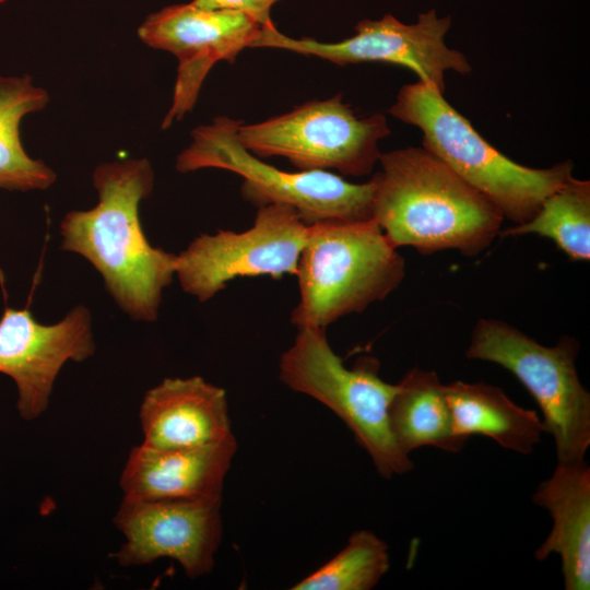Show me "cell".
<instances>
[{"mask_svg":"<svg viewBox=\"0 0 590 590\" xmlns=\"http://www.w3.org/2000/svg\"><path fill=\"white\" fill-rule=\"evenodd\" d=\"M92 178L98 203L63 216L60 248L85 258L131 319L153 322L175 276L177 255L152 246L140 223L139 204L154 186L152 166L145 158L107 162Z\"/></svg>","mask_w":590,"mask_h":590,"instance_id":"cell-1","label":"cell"},{"mask_svg":"<svg viewBox=\"0 0 590 590\" xmlns=\"http://www.w3.org/2000/svg\"><path fill=\"white\" fill-rule=\"evenodd\" d=\"M373 219L394 248L475 256L499 234L504 215L425 148L381 153Z\"/></svg>","mask_w":590,"mask_h":590,"instance_id":"cell-2","label":"cell"},{"mask_svg":"<svg viewBox=\"0 0 590 590\" xmlns=\"http://www.w3.org/2000/svg\"><path fill=\"white\" fill-rule=\"evenodd\" d=\"M389 113L418 128L423 148L481 192L517 224L530 221L544 200L573 176L570 161L550 168L514 162L488 143L434 86L403 85Z\"/></svg>","mask_w":590,"mask_h":590,"instance_id":"cell-3","label":"cell"},{"mask_svg":"<svg viewBox=\"0 0 590 590\" xmlns=\"http://www.w3.org/2000/svg\"><path fill=\"white\" fill-rule=\"evenodd\" d=\"M404 274V259L374 219L308 225L296 272L299 302L291 322L326 329L385 299Z\"/></svg>","mask_w":590,"mask_h":590,"instance_id":"cell-4","label":"cell"},{"mask_svg":"<svg viewBox=\"0 0 590 590\" xmlns=\"http://www.w3.org/2000/svg\"><path fill=\"white\" fill-rule=\"evenodd\" d=\"M378 370L379 364L371 357H362L347 368L330 346L326 329L320 328H298L279 362L281 381L339 416L378 473L389 480L410 472L413 461L399 449L389 428L388 409L397 385L382 380Z\"/></svg>","mask_w":590,"mask_h":590,"instance_id":"cell-5","label":"cell"},{"mask_svg":"<svg viewBox=\"0 0 590 590\" xmlns=\"http://www.w3.org/2000/svg\"><path fill=\"white\" fill-rule=\"evenodd\" d=\"M243 121L226 116L199 126L177 157L176 169L219 168L239 175L245 200L257 208L287 204L307 225L328 220L373 219L374 182L353 184L327 170L279 169L247 151L237 139Z\"/></svg>","mask_w":590,"mask_h":590,"instance_id":"cell-6","label":"cell"},{"mask_svg":"<svg viewBox=\"0 0 590 590\" xmlns=\"http://www.w3.org/2000/svg\"><path fill=\"white\" fill-rule=\"evenodd\" d=\"M578 351L574 338L545 346L507 322L485 318L474 326L465 351L470 359L500 365L524 386L543 413L558 462L564 463L585 460L590 446V393L577 373Z\"/></svg>","mask_w":590,"mask_h":590,"instance_id":"cell-7","label":"cell"},{"mask_svg":"<svg viewBox=\"0 0 590 590\" xmlns=\"http://www.w3.org/2000/svg\"><path fill=\"white\" fill-rule=\"evenodd\" d=\"M390 129L382 114L358 117L342 95L309 101L261 122L240 123L237 139L259 158L282 156L299 170L361 177L379 161Z\"/></svg>","mask_w":590,"mask_h":590,"instance_id":"cell-8","label":"cell"},{"mask_svg":"<svg viewBox=\"0 0 590 590\" xmlns=\"http://www.w3.org/2000/svg\"><path fill=\"white\" fill-rule=\"evenodd\" d=\"M308 225L287 204L258 208L253 225L244 232L201 234L176 257L181 288L204 303L237 278L296 275Z\"/></svg>","mask_w":590,"mask_h":590,"instance_id":"cell-9","label":"cell"},{"mask_svg":"<svg viewBox=\"0 0 590 590\" xmlns=\"http://www.w3.org/2000/svg\"><path fill=\"white\" fill-rule=\"evenodd\" d=\"M449 16L438 17L435 10L420 13L417 22L404 24L391 14L380 20H363L355 35L337 43L314 38H292L274 24L262 26L251 48H276L315 56L338 66L362 62H386L412 70L420 81L444 94L446 71L468 74L472 68L459 50L449 48L445 36Z\"/></svg>","mask_w":590,"mask_h":590,"instance_id":"cell-10","label":"cell"},{"mask_svg":"<svg viewBox=\"0 0 590 590\" xmlns=\"http://www.w3.org/2000/svg\"><path fill=\"white\" fill-rule=\"evenodd\" d=\"M262 26L234 10L203 9L192 2L165 7L150 14L138 30L148 46L166 50L178 60L173 104L162 128L193 108L201 85L219 61L233 63L259 38Z\"/></svg>","mask_w":590,"mask_h":590,"instance_id":"cell-11","label":"cell"},{"mask_svg":"<svg viewBox=\"0 0 590 590\" xmlns=\"http://www.w3.org/2000/svg\"><path fill=\"white\" fill-rule=\"evenodd\" d=\"M222 497L142 500L123 497L114 524L125 541L111 556L121 567L160 558L179 563L187 577L208 575L222 540Z\"/></svg>","mask_w":590,"mask_h":590,"instance_id":"cell-12","label":"cell"},{"mask_svg":"<svg viewBox=\"0 0 590 590\" xmlns=\"http://www.w3.org/2000/svg\"><path fill=\"white\" fill-rule=\"evenodd\" d=\"M95 349L92 315L83 305L54 324L39 323L28 309L5 307L0 318V373L16 386L20 417H40L63 365L92 357Z\"/></svg>","mask_w":590,"mask_h":590,"instance_id":"cell-13","label":"cell"},{"mask_svg":"<svg viewBox=\"0 0 590 590\" xmlns=\"http://www.w3.org/2000/svg\"><path fill=\"white\" fill-rule=\"evenodd\" d=\"M142 445L193 448L235 438L226 392L201 376L165 378L148 390L139 409Z\"/></svg>","mask_w":590,"mask_h":590,"instance_id":"cell-14","label":"cell"},{"mask_svg":"<svg viewBox=\"0 0 590 590\" xmlns=\"http://www.w3.org/2000/svg\"><path fill=\"white\" fill-rule=\"evenodd\" d=\"M236 439L193 448L131 449L119 479L123 497L142 500L222 497Z\"/></svg>","mask_w":590,"mask_h":590,"instance_id":"cell-15","label":"cell"},{"mask_svg":"<svg viewBox=\"0 0 590 590\" xmlns=\"http://www.w3.org/2000/svg\"><path fill=\"white\" fill-rule=\"evenodd\" d=\"M532 502L546 509L553 527L536 548V560L559 555L566 590L590 589V467L585 461L557 462L540 483Z\"/></svg>","mask_w":590,"mask_h":590,"instance_id":"cell-16","label":"cell"},{"mask_svg":"<svg viewBox=\"0 0 590 590\" xmlns=\"http://www.w3.org/2000/svg\"><path fill=\"white\" fill-rule=\"evenodd\" d=\"M445 392L455 434L464 440L479 434L530 455L545 432L535 411L516 404L499 387L457 380L445 385Z\"/></svg>","mask_w":590,"mask_h":590,"instance_id":"cell-17","label":"cell"},{"mask_svg":"<svg viewBox=\"0 0 590 590\" xmlns=\"http://www.w3.org/2000/svg\"><path fill=\"white\" fill-rule=\"evenodd\" d=\"M388 423L397 446L408 456L422 447L458 452L467 442L455 434L445 385L433 370L412 368L397 384Z\"/></svg>","mask_w":590,"mask_h":590,"instance_id":"cell-18","label":"cell"},{"mask_svg":"<svg viewBox=\"0 0 590 590\" xmlns=\"http://www.w3.org/2000/svg\"><path fill=\"white\" fill-rule=\"evenodd\" d=\"M48 93L32 82L28 74L0 75V188L10 191L45 190L57 179L43 161L32 158L20 138L22 119L42 110Z\"/></svg>","mask_w":590,"mask_h":590,"instance_id":"cell-19","label":"cell"},{"mask_svg":"<svg viewBox=\"0 0 590 590\" xmlns=\"http://www.w3.org/2000/svg\"><path fill=\"white\" fill-rule=\"evenodd\" d=\"M502 236L536 234L552 239L571 260L590 259V181L569 177L528 222Z\"/></svg>","mask_w":590,"mask_h":590,"instance_id":"cell-20","label":"cell"},{"mask_svg":"<svg viewBox=\"0 0 590 590\" xmlns=\"http://www.w3.org/2000/svg\"><path fill=\"white\" fill-rule=\"evenodd\" d=\"M390 567L385 541L368 530L355 531L330 560L308 575L293 590H369Z\"/></svg>","mask_w":590,"mask_h":590,"instance_id":"cell-21","label":"cell"},{"mask_svg":"<svg viewBox=\"0 0 590 590\" xmlns=\"http://www.w3.org/2000/svg\"><path fill=\"white\" fill-rule=\"evenodd\" d=\"M281 0H193L192 3L203 9H225L241 12L253 19L261 26L272 25L271 9Z\"/></svg>","mask_w":590,"mask_h":590,"instance_id":"cell-22","label":"cell"}]
</instances>
